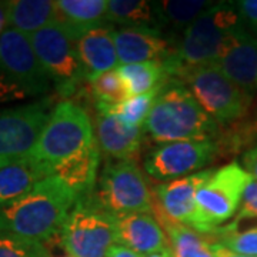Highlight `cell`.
Instances as JSON below:
<instances>
[{"label": "cell", "instance_id": "obj_29", "mask_svg": "<svg viewBox=\"0 0 257 257\" xmlns=\"http://www.w3.org/2000/svg\"><path fill=\"white\" fill-rule=\"evenodd\" d=\"M236 224H227L220 227L214 236V241L223 244L234 253L243 256L257 257V226H253L247 230L237 231Z\"/></svg>", "mask_w": 257, "mask_h": 257}, {"label": "cell", "instance_id": "obj_9", "mask_svg": "<svg viewBox=\"0 0 257 257\" xmlns=\"http://www.w3.org/2000/svg\"><path fill=\"white\" fill-rule=\"evenodd\" d=\"M250 175L237 162L213 169L196 193V203L209 230L207 237H214L224 221L237 214L241 197L250 182Z\"/></svg>", "mask_w": 257, "mask_h": 257}, {"label": "cell", "instance_id": "obj_30", "mask_svg": "<svg viewBox=\"0 0 257 257\" xmlns=\"http://www.w3.org/2000/svg\"><path fill=\"white\" fill-rule=\"evenodd\" d=\"M0 257H50L45 243L0 229Z\"/></svg>", "mask_w": 257, "mask_h": 257}, {"label": "cell", "instance_id": "obj_24", "mask_svg": "<svg viewBox=\"0 0 257 257\" xmlns=\"http://www.w3.org/2000/svg\"><path fill=\"white\" fill-rule=\"evenodd\" d=\"M155 214L165 229L173 257H216L207 236L167 219L155 206Z\"/></svg>", "mask_w": 257, "mask_h": 257}, {"label": "cell", "instance_id": "obj_16", "mask_svg": "<svg viewBox=\"0 0 257 257\" xmlns=\"http://www.w3.org/2000/svg\"><path fill=\"white\" fill-rule=\"evenodd\" d=\"M216 66L248 96L257 93V39L241 29Z\"/></svg>", "mask_w": 257, "mask_h": 257}, {"label": "cell", "instance_id": "obj_31", "mask_svg": "<svg viewBox=\"0 0 257 257\" xmlns=\"http://www.w3.org/2000/svg\"><path fill=\"white\" fill-rule=\"evenodd\" d=\"M257 219V182L254 179H250V182L244 189L239 211L234 217L233 224H239L241 220H251Z\"/></svg>", "mask_w": 257, "mask_h": 257}, {"label": "cell", "instance_id": "obj_8", "mask_svg": "<svg viewBox=\"0 0 257 257\" xmlns=\"http://www.w3.org/2000/svg\"><path fill=\"white\" fill-rule=\"evenodd\" d=\"M30 40L43 69L62 96H72L87 83L76 40L57 22L32 35Z\"/></svg>", "mask_w": 257, "mask_h": 257}, {"label": "cell", "instance_id": "obj_38", "mask_svg": "<svg viewBox=\"0 0 257 257\" xmlns=\"http://www.w3.org/2000/svg\"><path fill=\"white\" fill-rule=\"evenodd\" d=\"M145 257H173L172 254V250L170 248H163L160 251H156V253H152V254H147Z\"/></svg>", "mask_w": 257, "mask_h": 257}, {"label": "cell", "instance_id": "obj_39", "mask_svg": "<svg viewBox=\"0 0 257 257\" xmlns=\"http://www.w3.org/2000/svg\"><path fill=\"white\" fill-rule=\"evenodd\" d=\"M254 117H256V120H257V113H256V114H254Z\"/></svg>", "mask_w": 257, "mask_h": 257}, {"label": "cell", "instance_id": "obj_13", "mask_svg": "<svg viewBox=\"0 0 257 257\" xmlns=\"http://www.w3.org/2000/svg\"><path fill=\"white\" fill-rule=\"evenodd\" d=\"M213 169L202 170L187 177L159 184L156 187V200L159 210L167 219L187 226L190 229L209 236V230L203 221L196 203V193L202 183L211 175Z\"/></svg>", "mask_w": 257, "mask_h": 257}, {"label": "cell", "instance_id": "obj_12", "mask_svg": "<svg viewBox=\"0 0 257 257\" xmlns=\"http://www.w3.org/2000/svg\"><path fill=\"white\" fill-rule=\"evenodd\" d=\"M0 70L20 83L30 96L52 89V80L37 57L30 36L8 28L0 36Z\"/></svg>", "mask_w": 257, "mask_h": 257}, {"label": "cell", "instance_id": "obj_15", "mask_svg": "<svg viewBox=\"0 0 257 257\" xmlns=\"http://www.w3.org/2000/svg\"><path fill=\"white\" fill-rule=\"evenodd\" d=\"M145 127L130 126L109 114L97 113L94 120V138L109 160L136 162L145 143Z\"/></svg>", "mask_w": 257, "mask_h": 257}, {"label": "cell", "instance_id": "obj_40", "mask_svg": "<svg viewBox=\"0 0 257 257\" xmlns=\"http://www.w3.org/2000/svg\"><path fill=\"white\" fill-rule=\"evenodd\" d=\"M63 257H72V256H69V254H67V256H63Z\"/></svg>", "mask_w": 257, "mask_h": 257}, {"label": "cell", "instance_id": "obj_33", "mask_svg": "<svg viewBox=\"0 0 257 257\" xmlns=\"http://www.w3.org/2000/svg\"><path fill=\"white\" fill-rule=\"evenodd\" d=\"M234 6L244 29L257 39V0H240Z\"/></svg>", "mask_w": 257, "mask_h": 257}, {"label": "cell", "instance_id": "obj_32", "mask_svg": "<svg viewBox=\"0 0 257 257\" xmlns=\"http://www.w3.org/2000/svg\"><path fill=\"white\" fill-rule=\"evenodd\" d=\"M28 97H30V94L20 83L0 70V104L25 100Z\"/></svg>", "mask_w": 257, "mask_h": 257}, {"label": "cell", "instance_id": "obj_17", "mask_svg": "<svg viewBox=\"0 0 257 257\" xmlns=\"http://www.w3.org/2000/svg\"><path fill=\"white\" fill-rule=\"evenodd\" d=\"M116 241L142 256L169 248V239L155 213L116 217Z\"/></svg>", "mask_w": 257, "mask_h": 257}, {"label": "cell", "instance_id": "obj_18", "mask_svg": "<svg viewBox=\"0 0 257 257\" xmlns=\"http://www.w3.org/2000/svg\"><path fill=\"white\" fill-rule=\"evenodd\" d=\"M76 49L86 73V80L116 70L120 66L114 30L107 26H99L86 32L76 40Z\"/></svg>", "mask_w": 257, "mask_h": 257}, {"label": "cell", "instance_id": "obj_27", "mask_svg": "<svg viewBox=\"0 0 257 257\" xmlns=\"http://www.w3.org/2000/svg\"><path fill=\"white\" fill-rule=\"evenodd\" d=\"M163 86L157 87L152 92L145 93V94L128 96L126 100L117 103V104H100L99 103V104H96V111L117 117L130 126L143 127L147 117H149V113L152 110V107H153V104H155L157 96H159Z\"/></svg>", "mask_w": 257, "mask_h": 257}, {"label": "cell", "instance_id": "obj_25", "mask_svg": "<svg viewBox=\"0 0 257 257\" xmlns=\"http://www.w3.org/2000/svg\"><path fill=\"white\" fill-rule=\"evenodd\" d=\"M123 82L127 86L130 96L152 92L165 84V79L172 74L167 62H145V63L121 64L117 67Z\"/></svg>", "mask_w": 257, "mask_h": 257}, {"label": "cell", "instance_id": "obj_22", "mask_svg": "<svg viewBox=\"0 0 257 257\" xmlns=\"http://www.w3.org/2000/svg\"><path fill=\"white\" fill-rule=\"evenodd\" d=\"M56 5L52 0H12L8 2V28L32 36L56 23Z\"/></svg>", "mask_w": 257, "mask_h": 257}, {"label": "cell", "instance_id": "obj_20", "mask_svg": "<svg viewBox=\"0 0 257 257\" xmlns=\"http://www.w3.org/2000/svg\"><path fill=\"white\" fill-rule=\"evenodd\" d=\"M100 165V149L94 140L73 156L53 166V175L70 187L79 199L94 192L97 169Z\"/></svg>", "mask_w": 257, "mask_h": 257}, {"label": "cell", "instance_id": "obj_5", "mask_svg": "<svg viewBox=\"0 0 257 257\" xmlns=\"http://www.w3.org/2000/svg\"><path fill=\"white\" fill-rule=\"evenodd\" d=\"M94 140L92 120L86 109L73 100H62L50 111L30 156L53 169Z\"/></svg>", "mask_w": 257, "mask_h": 257}, {"label": "cell", "instance_id": "obj_14", "mask_svg": "<svg viewBox=\"0 0 257 257\" xmlns=\"http://www.w3.org/2000/svg\"><path fill=\"white\" fill-rule=\"evenodd\" d=\"M114 43L119 63L133 64L145 62H167L177 56V46H173L162 33L119 28L114 30Z\"/></svg>", "mask_w": 257, "mask_h": 257}, {"label": "cell", "instance_id": "obj_36", "mask_svg": "<svg viewBox=\"0 0 257 257\" xmlns=\"http://www.w3.org/2000/svg\"><path fill=\"white\" fill-rule=\"evenodd\" d=\"M211 250L214 253L216 257H250V256H243V254H239V253H234L231 251L227 247H224L223 244L217 243V241H211Z\"/></svg>", "mask_w": 257, "mask_h": 257}, {"label": "cell", "instance_id": "obj_1", "mask_svg": "<svg viewBox=\"0 0 257 257\" xmlns=\"http://www.w3.org/2000/svg\"><path fill=\"white\" fill-rule=\"evenodd\" d=\"M79 196L56 176L37 183L32 192L0 207V229L46 243L60 236Z\"/></svg>", "mask_w": 257, "mask_h": 257}, {"label": "cell", "instance_id": "obj_28", "mask_svg": "<svg viewBox=\"0 0 257 257\" xmlns=\"http://www.w3.org/2000/svg\"><path fill=\"white\" fill-rule=\"evenodd\" d=\"M89 93L96 100V104H117L130 96L126 83L116 70H110L87 80Z\"/></svg>", "mask_w": 257, "mask_h": 257}, {"label": "cell", "instance_id": "obj_2", "mask_svg": "<svg viewBox=\"0 0 257 257\" xmlns=\"http://www.w3.org/2000/svg\"><path fill=\"white\" fill-rule=\"evenodd\" d=\"M145 132L153 142L216 140L221 126L204 111L180 80L166 83L149 113Z\"/></svg>", "mask_w": 257, "mask_h": 257}, {"label": "cell", "instance_id": "obj_21", "mask_svg": "<svg viewBox=\"0 0 257 257\" xmlns=\"http://www.w3.org/2000/svg\"><path fill=\"white\" fill-rule=\"evenodd\" d=\"M56 22L77 40L86 32L104 26L109 0H57Z\"/></svg>", "mask_w": 257, "mask_h": 257}, {"label": "cell", "instance_id": "obj_19", "mask_svg": "<svg viewBox=\"0 0 257 257\" xmlns=\"http://www.w3.org/2000/svg\"><path fill=\"white\" fill-rule=\"evenodd\" d=\"M53 175L52 167L32 156L19 159L0 167V207L12 204L46 177Z\"/></svg>", "mask_w": 257, "mask_h": 257}, {"label": "cell", "instance_id": "obj_6", "mask_svg": "<svg viewBox=\"0 0 257 257\" xmlns=\"http://www.w3.org/2000/svg\"><path fill=\"white\" fill-rule=\"evenodd\" d=\"M60 244L72 257H107L116 241V217L92 194L80 197L64 221Z\"/></svg>", "mask_w": 257, "mask_h": 257}, {"label": "cell", "instance_id": "obj_35", "mask_svg": "<svg viewBox=\"0 0 257 257\" xmlns=\"http://www.w3.org/2000/svg\"><path fill=\"white\" fill-rule=\"evenodd\" d=\"M107 257H145L142 254H139L136 251L130 250V248L124 247V246H120V244H114L111 250L109 251Z\"/></svg>", "mask_w": 257, "mask_h": 257}, {"label": "cell", "instance_id": "obj_26", "mask_svg": "<svg viewBox=\"0 0 257 257\" xmlns=\"http://www.w3.org/2000/svg\"><path fill=\"white\" fill-rule=\"evenodd\" d=\"M213 5L206 0H157L155 9L162 30L169 28L184 32Z\"/></svg>", "mask_w": 257, "mask_h": 257}, {"label": "cell", "instance_id": "obj_34", "mask_svg": "<svg viewBox=\"0 0 257 257\" xmlns=\"http://www.w3.org/2000/svg\"><path fill=\"white\" fill-rule=\"evenodd\" d=\"M241 166L250 175V177L257 182V143L253 147H250L247 152L243 153Z\"/></svg>", "mask_w": 257, "mask_h": 257}, {"label": "cell", "instance_id": "obj_11", "mask_svg": "<svg viewBox=\"0 0 257 257\" xmlns=\"http://www.w3.org/2000/svg\"><path fill=\"white\" fill-rule=\"evenodd\" d=\"M50 99L0 110V167L30 156L50 116Z\"/></svg>", "mask_w": 257, "mask_h": 257}, {"label": "cell", "instance_id": "obj_10", "mask_svg": "<svg viewBox=\"0 0 257 257\" xmlns=\"http://www.w3.org/2000/svg\"><path fill=\"white\" fill-rule=\"evenodd\" d=\"M219 157L216 140H184L162 143L145 157L146 173L157 182H172L202 172Z\"/></svg>", "mask_w": 257, "mask_h": 257}, {"label": "cell", "instance_id": "obj_3", "mask_svg": "<svg viewBox=\"0 0 257 257\" xmlns=\"http://www.w3.org/2000/svg\"><path fill=\"white\" fill-rule=\"evenodd\" d=\"M244 29L234 3H214L183 32L177 56L183 66L216 64Z\"/></svg>", "mask_w": 257, "mask_h": 257}, {"label": "cell", "instance_id": "obj_4", "mask_svg": "<svg viewBox=\"0 0 257 257\" xmlns=\"http://www.w3.org/2000/svg\"><path fill=\"white\" fill-rule=\"evenodd\" d=\"M175 77L180 79L204 111L221 127L248 116L253 97L231 82L216 64H182Z\"/></svg>", "mask_w": 257, "mask_h": 257}, {"label": "cell", "instance_id": "obj_37", "mask_svg": "<svg viewBox=\"0 0 257 257\" xmlns=\"http://www.w3.org/2000/svg\"><path fill=\"white\" fill-rule=\"evenodd\" d=\"M8 29V2H0V36Z\"/></svg>", "mask_w": 257, "mask_h": 257}, {"label": "cell", "instance_id": "obj_23", "mask_svg": "<svg viewBox=\"0 0 257 257\" xmlns=\"http://www.w3.org/2000/svg\"><path fill=\"white\" fill-rule=\"evenodd\" d=\"M106 22L119 28L140 29L162 33L155 2L146 0H109Z\"/></svg>", "mask_w": 257, "mask_h": 257}, {"label": "cell", "instance_id": "obj_7", "mask_svg": "<svg viewBox=\"0 0 257 257\" xmlns=\"http://www.w3.org/2000/svg\"><path fill=\"white\" fill-rule=\"evenodd\" d=\"M93 197L114 217L155 213L150 187L135 160H107L97 179Z\"/></svg>", "mask_w": 257, "mask_h": 257}]
</instances>
